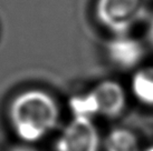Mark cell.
Returning a JSON list of instances; mask_svg holds the SVG:
<instances>
[{
	"label": "cell",
	"instance_id": "obj_1",
	"mask_svg": "<svg viewBox=\"0 0 153 151\" xmlns=\"http://www.w3.org/2000/svg\"><path fill=\"white\" fill-rule=\"evenodd\" d=\"M7 116L17 138L25 143H34L55 129L60 112L51 95L40 89H28L10 100Z\"/></svg>",
	"mask_w": 153,
	"mask_h": 151
},
{
	"label": "cell",
	"instance_id": "obj_2",
	"mask_svg": "<svg viewBox=\"0 0 153 151\" xmlns=\"http://www.w3.org/2000/svg\"><path fill=\"white\" fill-rule=\"evenodd\" d=\"M68 106L73 117L116 118L125 109L126 95L119 82L104 80L87 92L72 97Z\"/></svg>",
	"mask_w": 153,
	"mask_h": 151
},
{
	"label": "cell",
	"instance_id": "obj_3",
	"mask_svg": "<svg viewBox=\"0 0 153 151\" xmlns=\"http://www.w3.org/2000/svg\"><path fill=\"white\" fill-rule=\"evenodd\" d=\"M152 0H96L98 22L115 36L126 34L148 12Z\"/></svg>",
	"mask_w": 153,
	"mask_h": 151
},
{
	"label": "cell",
	"instance_id": "obj_4",
	"mask_svg": "<svg viewBox=\"0 0 153 151\" xmlns=\"http://www.w3.org/2000/svg\"><path fill=\"white\" fill-rule=\"evenodd\" d=\"M101 138L91 118L73 117L55 142V151H100Z\"/></svg>",
	"mask_w": 153,
	"mask_h": 151
},
{
	"label": "cell",
	"instance_id": "obj_5",
	"mask_svg": "<svg viewBox=\"0 0 153 151\" xmlns=\"http://www.w3.org/2000/svg\"><path fill=\"white\" fill-rule=\"evenodd\" d=\"M106 55L111 63L121 70L137 67L144 57V48L137 39L128 34L115 36L106 42Z\"/></svg>",
	"mask_w": 153,
	"mask_h": 151
},
{
	"label": "cell",
	"instance_id": "obj_6",
	"mask_svg": "<svg viewBox=\"0 0 153 151\" xmlns=\"http://www.w3.org/2000/svg\"><path fill=\"white\" fill-rule=\"evenodd\" d=\"M131 90L142 105L153 107V67L137 69L131 80Z\"/></svg>",
	"mask_w": 153,
	"mask_h": 151
},
{
	"label": "cell",
	"instance_id": "obj_7",
	"mask_svg": "<svg viewBox=\"0 0 153 151\" xmlns=\"http://www.w3.org/2000/svg\"><path fill=\"white\" fill-rule=\"evenodd\" d=\"M104 151H142L136 134L126 128H114L103 142Z\"/></svg>",
	"mask_w": 153,
	"mask_h": 151
},
{
	"label": "cell",
	"instance_id": "obj_8",
	"mask_svg": "<svg viewBox=\"0 0 153 151\" xmlns=\"http://www.w3.org/2000/svg\"><path fill=\"white\" fill-rule=\"evenodd\" d=\"M6 151H39V150L34 148L33 146H30L29 143H26V144H16V146H13V147L8 148Z\"/></svg>",
	"mask_w": 153,
	"mask_h": 151
},
{
	"label": "cell",
	"instance_id": "obj_9",
	"mask_svg": "<svg viewBox=\"0 0 153 151\" xmlns=\"http://www.w3.org/2000/svg\"><path fill=\"white\" fill-rule=\"evenodd\" d=\"M146 37H148V40H149L150 45L153 47V18L150 21L149 28H148V34H146Z\"/></svg>",
	"mask_w": 153,
	"mask_h": 151
},
{
	"label": "cell",
	"instance_id": "obj_10",
	"mask_svg": "<svg viewBox=\"0 0 153 151\" xmlns=\"http://www.w3.org/2000/svg\"><path fill=\"white\" fill-rule=\"evenodd\" d=\"M142 151H153V146H150V147L145 148L144 150H142Z\"/></svg>",
	"mask_w": 153,
	"mask_h": 151
}]
</instances>
